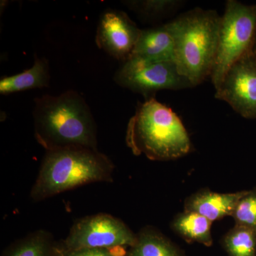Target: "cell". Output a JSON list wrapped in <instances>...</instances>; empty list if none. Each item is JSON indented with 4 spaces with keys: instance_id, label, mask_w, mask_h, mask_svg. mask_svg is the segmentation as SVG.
Returning <instances> with one entry per match:
<instances>
[{
    "instance_id": "obj_1",
    "label": "cell",
    "mask_w": 256,
    "mask_h": 256,
    "mask_svg": "<svg viewBox=\"0 0 256 256\" xmlns=\"http://www.w3.org/2000/svg\"><path fill=\"white\" fill-rule=\"evenodd\" d=\"M34 102L35 138L45 150L69 146L98 150L95 120L78 92L68 90L37 98Z\"/></svg>"
},
{
    "instance_id": "obj_2",
    "label": "cell",
    "mask_w": 256,
    "mask_h": 256,
    "mask_svg": "<svg viewBox=\"0 0 256 256\" xmlns=\"http://www.w3.org/2000/svg\"><path fill=\"white\" fill-rule=\"evenodd\" d=\"M114 166L98 150L69 146L46 151L30 197L35 202L97 182H111Z\"/></svg>"
},
{
    "instance_id": "obj_3",
    "label": "cell",
    "mask_w": 256,
    "mask_h": 256,
    "mask_svg": "<svg viewBox=\"0 0 256 256\" xmlns=\"http://www.w3.org/2000/svg\"><path fill=\"white\" fill-rule=\"evenodd\" d=\"M126 142L136 156L168 161L186 156L192 143L178 114L154 98L140 104L128 124Z\"/></svg>"
},
{
    "instance_id": "obj_4",
    "label": "cell",
    "mask_w": 256,
    "mask_h": 256,
    "mask_svg": "<svg viewBox=\"0 0 256 256\" xmlns=\"http://www.w3.org/2000/svg\"><path fill=\"white\" fill-rule=\"evenodd\" d=\"M220 22L215 10L195 8L168 23L174 40V63L194 87L210 77Z\"/></svg>"
},
{
    "instance_id": "obj_5",
    "label": "cell",
    "mask_w": 256,
    "mask_h": 256,
    "mask_svg": "<svg viewBox=\"0 0 256 256\" xmlns=\"http://www.w3.org/2000/svg\"><path fill=\"white\" fill-rule=\"evenodd\" d=\"M256 35V4L228 0L222 16L218 48L210 74L215 90L234 63L252 52Z\"/></svg>"
},
{
    "instance_id": "obj_6",
    "label": "cell",
    "mask_w": 256,
    "mask_h": 256,
    "mask_svg": "<svg viewBox=\"0 0 256 256\" xmlns=\"http://www.w3.org/2000/svg\"><path fill=\"white\" fill-rule=\"evenodd\" d=\"M114 80L120 86L141 94L146 99L153 98L160 90L194 88L178 72L174 62H156L136 56L122 62Z\"/></svg>"
},
{
    "instance_id": "obj_7",
    "label": "cell",
    "mask_w": 256,
    "mask_h": 256,
    "mask_svg": "<svg viewBox=\"0 0 256 256\" xmlns=\"http://www.w3.org/2000/svg\"><path fill=\"white\" fill-rule=\"evenodd\" d=\"M137 240L122 220L108 214L87 216L76 220L62 248L67 250L132 247Z\"/></svg>"
},
{
    "instance_id": "obj_8",
    "label": "cell",
    "mask_w": 256,
    "mask_h": 256,
    "mask_svg": "<svg viewBox=\"0 0 256 256\" xmlns=\"http://www.w3.org/2000/svg\"><path fill=\"white\" fill-rule=\"evenodd\" d=\"M215 98L244 118L256 119V58L252 52L230 66L216 89Z\"/></svg>"
},
{
    "instance_id": "obj_9",
    "label": "cell",
    "mask_w": 256,
    "mask_h": 256,
    "mask_svg": "<svg viewBox=\"0 0 256 256\" xmlns=\"http://www.w3.org/2000/svg\"><path fill=\"white\" fill-rule=\"evenodd\" d=\"M140 33L141 30L126 12L106 10L99 20L96 43L100 50L124 62L132 54Z\"/></svg>"
},
{
    "instance_id": "obj_10",
    "label": "cell",
    "mask_w": 256,
    "mask_h": 256,
    "mask_svg": "<svg viewBox=\"0 0 256 256\" xmlns=\"http://www.w3.org/2000/svg\"><path fill=\"white\" fill-rule=\"evenodd\" d=\"M246 192L228 194L198 192L185 202L184 210L196 212L212 222L222 220L227 216H232L239 200Z\"/></svg>"
},
{
    "instance_id": "obj_11",
    "label": "cell",
    "mask_w": 256,
    "mask_h": 256,
    "mask_svg": "<svg viewBox=\"0 0 256 256\" xmlns=\"http://www.w3.org/2000/svg\"><path fill=\"white\" fill-rule=\"evenodd\" d=\"M130 56L156 62H174V40L168 24L141 30Z\"/></svg>"
},
{
    "instance_id": "obj_12",
    "label": "cell",
    "mask_w": 256,
    "mask_h": 256,
    "mask_svg": "<svg viewBox=\"0 0 256 256\" xmlns=\"http://www.w3.org/2000/svg\"><path fill=\"white\" fill-rule=\"evenodd\" d=\"M50 66L45 58H36L33 66L22 73L4 77L0 80V94L8 95L30 89L50 86Z\"/></svg>"
},
{
    "instance_id": "obj_13",
    "label": "cell",
    "mask_w": 256,
    "mask_h": 256,
    "mask_svg": "<svg viewBox=\"0 0 256 256\" xmlns=\"http://www.w3.org/2000/svg\"><path fill=\"white\" fill-rule=\"evenodd\" d=\"M212 224L210 220L200 214L184 210L175 217L172 226L186 242H200L210 246L213 244L210 232Z\"/></svg>"
},
{
    "instance_id": "obj_14",
    "label": "cell",
    "mask_w": 256,
    "mask_h": 256,
    "mask_svg": "<svg viewBox=\"0 0 256 256\" xmlns=\"http://www.w3.org/2000/svg\"><path fill=\"white\" fill-rule=\"evenodd\" d=\"M128 256H182L180 250L162 234L151 228L143 229Z\"/></svg>"
},
{
    "instance_id": "obj_15",
    "label": "cell",
    "mask_w": 256,
    "mask_h": 256,
    "mask_svg": "<svg viewBox=\"0 0 256 256\" xmlns=\"http://www.w3.org/2000/svg\"><path fill=\"white\" fill-rule=\"evenodd\" d=\"M6 256H58V247L50 232L38 230L14 244Z\"/></svg>"
},
{
    "instance_id": "obj_16",
    "label": "cell",
    "mask_w": 256,
    "mask_h": 256,
    "mask_svg": "<svg viewBox=\"0 0 256 256\" xmlns=\"http://www.w3.org/2000/svg\"><path fill=\"white\" fill-rule=\"evenodd\" d=\"M124 4L146 20H156L172 14L185 4L182 0H130Z\"/></svg>"
},
{
    "instance_id": "obj_17",
    "label": "cell",
    "mask_w": 256,
    "mask_h": 256,
    "mask_svg": "<svg viewBox=\"0 0 256 256\" xmlns=\"http://www.w3.org/2000/svg\"><path fill=\"white\" fill-rule=\"evenodd\" d=\"M224 245L230 256H256V230L236 225L224 237Z\"/></svg>"
},
{
    "instance_id": "obj_18",
    "label": "cell",
    "mask_w": 256,
    "mask_h": 256,
    "mask_svg": "<svg viewBox=\"0 0 256 256\" xmlns=\"http://www.w3.org/2000/svg\"><path fill=\"white\" fill-rule=\"evenodd\" d=\"M232 216L236 225L256 230V188L247 191L239 200Z\"/></svg>"
},
{
    "instance_id": "obj_19",
    "label": "cell",
    "mask_w": 256,
    "mask_h": 256,
    "mask_svg": "<svg viewBox=\"0 0 256 256\" xmlns=\"http://www.w3.org/2000/svg\"><path fill=\"white\" fill-rule=\"evenodd\" d=\"M62 256H114L107 248H89L67 250L60 248Z\"/></svg>"
},
{
    "instance_id": "obj_20",
    "label": "cell",
    "mask_w": 256,
    "mask_h": 256,
    "mask_svg": "<svg viewBox=\"0 0 256 256\" xmlns=\"http://www.w3.org/2000/svg\"><path fill=\"white\" fill-rule=\"evenodd\" d=\"M252 54H254V56L256 58V35L255 37V40H254V44H252Z\"/></svg>"
},
{
    "instance_id": "obj_21",
    "label": "cell",
    "mask_w": 256,
    "mask_h": 256,
    "mask_svg": "<svg viewBox=\"0 0 256 256\" xmlns=\"http://www.w3.org/2000/svg\"><path fill=\"white\" fill-rule=\"evenodd\" d=\"M58 256H62V254H60V247H58Z\"/></svg>"
}]
</instances>
